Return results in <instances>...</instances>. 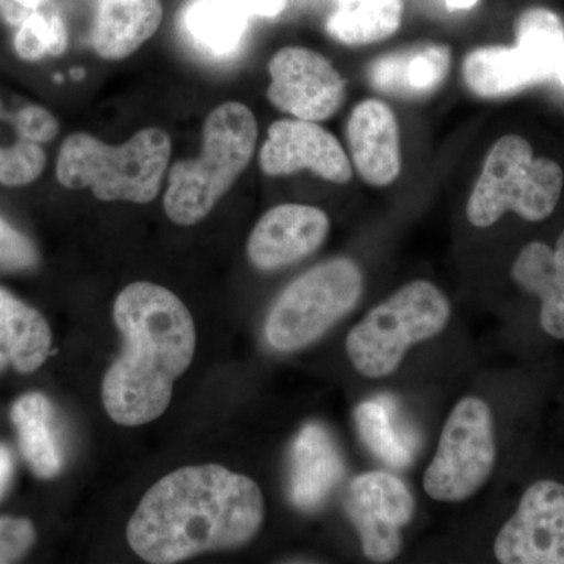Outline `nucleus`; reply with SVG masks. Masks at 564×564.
<instances>
[{"label": "nucleus", "mask_w": 564, "mask_h": 564, "mask_svg": "<svg viewBox=\"0 0 564 564\" xmlns=\"http://www.w3.org/2000/svg\"><path fill=\"white\" fill-rule=\"evenodd\" d=\"M261 488L218 464L188 466L144 494L126 536L144 562L169 564L209 551H231L261 532Z\"/></svg>", "instance_id": "f257e3e1"}, {"label": "nucleus", "mask_w": 564, "mask_h": 564, "mask_svg": "<svg viewBox=\"0 0 564 564\" xmlns=\"http://www.w3.org/2000/svg\"><path fill=\"white\" fill-rule=\"evenodd\" d=\"M113 318L124 348L104 377L102 403L111 421L144 425L165 413L174 381L191 367L195 322L177 295L144 281L118 295Z\"/></svg>", "instance_id": "f03ea898"}, {"label": "nucleus", "mask_w": 564, "mask_h": 564, "mask_svg": "<svg viewBox=\"0 0 564 564\" xmlns=\"http://www.w3.org/2000/svg\"><path fill=\"white\" fill-rule=\"evenodd\" d=\"M172 159V139L161 128L141 129L110 147L90 133L63 141L55 176L70 191L90 187L101 202L148 204L158 198Z\"/></svg>", "instance_id": "7ed1b4c3"}, {"label": "nucleus", "mask_w": 564, "mask_h": 564, "mask_svg": "<svg viewBox=\"0 0 564 564\" xmlns=\"http://www.w3.org/2000/svg\"><path fill=\"white\" fill-rule=\"evenodd\" d=\"M258 121L242 102L220 104L204 122L203 151L195 161L174 163L163 207L170 220L193 226L204 220L250 165Z\"/></svg>", "instance_id": "20e7f679"}, {"label": "nucleus", "mask_w": 564, "mask_h": 564, "mask_svg": "<svg viewBox=\"0 0 564 564\" xmlns=\"http://www.w3.org/2000/svg\"><path fill=\"white\" fill-rule=\"evenodd\" d=\"M563 191V166L547 155H536L525 137L508 133L486 154L466 217L481 229L491 228L507 214L536 225L555 214Z\"/></svg>", "instance_id": "39448f33"}, {"label": "nucleus", "mask_w": 564, "mask_h": 564, "mask_svg": "<svg viewBox=\"0 0 564 564\" xmlns=\"http://www.w3.org/2000/svg\"><path fill=\"white\" fill-rule=\"evenodd\" d=\"M451 315L447 295L433 282H408L352 326L345 340L348 358L362 377H389L413 345L440 336Z\"/></svg>", "instance_id": "423d86ee"}, {"label": "nucleus", "mask_w": 564, "mask_h": 564, "mask_svg": "<svg viewBox=\"0 0 564 564\" xmlns=\"http://www.w3.org/2000/svg\"><path fill=\"white\" fill-rule=\"evenodd\" d=\"M362 292V270L351 259L318 263L278 296L267 317V340L278 351L302 350L350 314Z\"/></svg>", "instance_id": "0eeeda50"}, {"label": "nucleus", "mask_w": 564, "mask_h": 564, "mask_svg": "<svg viewBox=\"0 0 564 564\" xmlns=\"http://www.w3.org/2000/svg\"><path fill=\"white\" fill-rule=\"evenodd\" d=\"M514 35V46L478 47L464 61V82L478 98H503L555 76L564 55L562 18L533 7L516 21Z\"/></svg>", "instance_id": "6e6552de"}, {"label": "nucleus", "mask_w": 564, "mask_h": 564, "mask_svg": "<svg viewBox=\"0 0 564 564\" xmlns=\"http://www.w3.org/2000/svg\"><path fill=\"white\" fill-rule=\"evenodd\" d=\"M496 463L491 406L478 397H464L445 422L436 454L423 474V489L437 502H464L488 484Z\"/></svg>", "instance_id": "1a4fd4ad"}, {"label": "nucleus", "mask_w": 564, "mask_h": 564, "mask_svg": "<svg viewBox=\"0 0 564 564\" xmlns=\"http://www.w3.org/2000/svg\"><path fill=\"white\" fill-rule=\"evenodd\" d=\"M344 505L370 562L389 563L400 555L402 532L413 521L415 502L397 475L384 470L358 475L348 485Z\"/></svg>", "instance_id": "9d476101"}, {"label": "nucleus", "mask_w": 564, "mask_h": 564, "mask_svg": "<svg viewBox=\"0 0 564 564\" xmlns=\"http://www.w3.org/2000/svg\"><path fill=\"white\" fill-rule=\"evenodd\" d=\"M502 564H564V481L538 478L494 540Z\"/></svg>", "instance_id": "9b49d317"}, {"label": "nucleus", "mask_w": 564, "mask_h": 564, "mask_svg": "<svg viewBox=\"0 0 564 564\" xmlns=\"http://www.w3.org/2000/svg\"><path fill=\"white\" fill-rule=\"evenodd\" d=\"M267 98L299 120L325 121L343 107L345 82L328 58L306 47H284L269 62Z\"/></svg>", "instance_id": "f8f14e48"}, {"label": "nucleus", "mask_w": 564, "mask_h": 564, "mask_svg": "<svg viewBox=\"0 0 564 564\" xmlns=\"http://www.w3.org/2000/svg\"><path fill=\"white\" fill-rule=\"evenodd\" d=\"M259 165L267 176H288L310 170L333 184L350 182L351 162L343 144L318 126L306 120H280L269 128L259 154Z\"/></svg>", "instance_id": "ddd939ff"}, {"label": "nucleus", "mask_w": 564, "mask_h": 564, "mask_svg": "<svg viewBox=\"0 0 564 564\" xmlns=\"http://www.w3.org/2000/svg\"><path fill=\"white\" fill-rule=\"evenodd\" d=\"M329 217L306 204H281L262 215L247 243L248 259L263 272L302 261L325 243Z\"/></svg>", "instance_id": "4468645a"}, {"label": "nucleus", "mask_w": 564, "mask_h": 564, "mask_svg": "<svg viewBox=\"0 0 564 564\" xmlns=\"http://www.w3.org/2000/svg\"><path fill=\"white\" fill-rule=\"evenodd\" d=\"M511 280L538 303L540 332L554 343H564V228L549 240H530L516 254Z\"/></svg>", "instance_id": "2eb2a0df"}, {"label": "nucleus", "mask_w": 564, "mask_h": 564, "mask_svg": "<svg viewBox=\"0 0 564 564\" xmlns=\"http://www.w3.org/2000/svg\"><path fill=\"white\" fill-rule=\"evenodd\" d=\"M352 165L373 187L391 185L402 172L399 122L391 107L366 99L352 109L347 122Z\"/></svg>", "instance_id": "dca6fc26"}, {"label": "nucleus", "mask_w": 564, "mask_h": 564, "mask_svg": "<svg viewBox=\"0 0 564 564\" xmlns=\"http://www.w3.org/2000/svg\"><path fill=\"white\" fill-rule=\"evenodd\" d=\"M452 66L445 44L419 43L375 58L367 80L375 90L400 99H423L440 90Z\"/></svg>", "instance_id": "f3484780"}, {"label": "nucleus", "mask_w": 564, "mask_h": 564, "mask_svg": "<svg viewBox=\"0 0 564 564\" xmlns=\"http://www.w3.org/2000/svg\"><path fill=\"white\" fill-rule=\"evenodd\" d=\"M161 0H96L91 46L104 61L131 57L158 32Z\"/></svg>", "instance_id": "a211bd4d"}, {"label": "nucleus", "mask_w": 564, "mask_h": 564, "mask_svg": "<svg viewBox=\"0 0 564 564\" xmlns=\"http://www.w3.org/2000/svg\"><path fill=\"white\" fill-rule=\"evenodd\" d=\"M250 14L234 0H188L180 13L181 35L209 61H229L239 54Z\"/></svg>", "instance_id": "6ab92c4d"}, {"label": "nucleus", "mask_w": 564, "mask_h": 564, "mask_svg": "<svg viewBox=\"0 0 564 564\" xmlns=\"http://www.w3.org/2000/svg\"><path fill=\"white\" fill-rule=\"evenodd\" d=\"M344 473V459L332 436L318 423H307L292 448V502L302 510L317 508Z\"/></svg>", "instance_id": "aec40b11"}, {"label": "nucleus", "mask_w": 564, "mask_h": 564, "mask_svg": "<svg viewBox=\"0 0 564 564\" xmlns=\"http://www.w3.org/2000/svg\"><path fill=\"white\" fill-rule=\"evenodd\" d=\"M52 347L46 318L0 289V372L13 367L17 372L39 370Z\"/></svg>", "instance_id": "412c9836"}, {"label": "nucleus", "mask_w": 564, "mask_h": 564, "mask_svg": "<svg viewBox=\"0 0 564 564\" xmlns=\"http://www.w3.org/2000/svg\"><path fill=\"white\" fill-rule=\"evenodd\" d=\"M10 417L21 454L33 474L44 480L61 474L65 455L50 399L40 392L25 393L11 406Z\"/></svg>", "instance_id": "4be33fe9"}, {"label": "nucleus", "mask_w": 564, "mask_h": 564, "mask_svg": "<svg viewBox=\"0 0 564 564\" xmlns=\"http://www.w3.org/2000/svg\"><path fill=\"white\" fill-rule=\"evenodd\" d=\"M403 0H334L326 32L345 46L380 43L399 31Z\"/></svg>", "instance_id": "5701e85b"}, {"label": "nucleus", "mask_w": 564, "mask_h": 564, "mask_svg": "<svg viewBox=\"0 0 564 564\" xmlns=\"http://www.w3.org/2000/svg\"><path fill=\"white\" fill-rule=\"evenodd\" d=\"M356 423L362 440L392 467H404L413 456V445L408 443L410 437L402 436L395 425V408L389 400H373L362 403L356 410Z\"/></svg>", "instance_id": "b1692460"}, {"label": "nucleus", "mask_w": 564, "mask_h": 564, "mask_svg": "<svg viewBox=\"0 0 564 564\" xmlns=\"http://www.w3.org/2000/svg\"><path fill=\"white\" fill-rule=\"evenodd\" d=\"M68 47V31L58 13L35 11L28 18L14 39V50L24 61L35 62L46 55H62Z\"/></svg>", "instance_id": "393cba45"}, {"label": "nucleus", "mask_w": 564, "mask_h": 564, "mask_svg": "<svg viewBox=\"0 0 564 564\" xmlns=\"http://www.w3.org/2000/svg\"><path fill=\"white\" fill-rule=\"evenodd\" d=\"M3 113L0 101V115ZM46 166V152L41 144L22 139L0 137V184L6 187H22L32 184Z\"/></svg>", "instance_id": "a878e982"}, {"label": "nucleus", "mask_w": 564, "mask_h": 564, "mask_svg": "<svg viewBox=\"0 0 564 564\" xmlns=\"http://www.w3.org/2000/svg\"><path fill=\"white\" fill-rule=\"evenodd\" d=\"M36 530L25 518H0V564L14 563L35 544Z\"/></svg>", "instance_id": "bb28decb"}, {"label": "nucleus", "mask_w": 564, "mask_h": 564, "mask_svg": "<svg viewBox=\"0 0 564 564\" xmlns=\"http://www.w3.org/2000/svg\"><path fill=\"white\" fill-rule=\"evenodd\" d=\"M39 262L35 245L0 217V267L9 270L32 269Z\"/></svg>", "instance_id": "cd10ccee"}, {"label": "nucleus", "mask_w": 564, "mask_h": 564, "mask_svg": "<svg viewBox=\"0 0 564 564\" xmlns=\"http://www.w3.org/2000/svg\"><path fill=\"white\" fill-rule=\"evenodd\" d=\"M13 122L22 139L39 144L50 143L61 131L57 118L40 106L22 107L13 115Z\"/></svg>", "instance_id": "c85d7f7f"}, {"label": "nucleus", "mask_w": 564, "mask_h": 564, "mask_svg": "<svg viewBox=\"0 0 564 564\" xmlns=\"http://www.w3.org/2000/svg\"><path fill=\"white\" fill-rule=\"evenodd\" d=\"M47 0H0V14L10 25H20Z\"/></svg>", "instance_id": "c756f323"}, {"label": "nucleus", "mask_w": 564, "mask_h": 564, "mask_svg": "<svg viewBox=\"0 0 564 564\" xmlns=\"http://www.w3.org/2000/svg\"><path fill=\"white\" fill-rule=\"evenodd\" d=\"M250 17L276 18L288 7L289 0H234Z\"/></svg>", "instance_id": "7c9ffc66"}, {"label": "nucleus", "mask_w": 564, "mask_h": 564, "mask_svg": "<svg viewBox=\"0 0 564 564\" xmlns=\"http://www.w3.org/2000/svg\"><path fill=\"white\" fill-rule=\"evenodd\" d=\"M13 454L6 444H0V500L9 491L11 478H13Z\"/></svg>", "instance_id": "2f4dec72"}, {"label": "nucleus", "mask_w": 564, "mask_h": 564, "mask_svg": "<svg viewBox=\"0 0 564 564\" xmlns=\"http://www.w3.org/2000/svg\"><path fill=\"white\" fill-rule=\"evenodd\" d=\"M480 0H444L445 7L452 11L474 9Z\"/></svg>", "instance_id": "473e14b6"}, {"label": "nucleus", "mask_w": 564, "mask_h": 564, "mask_svg": "<svg viewBox=\"0 0 564 564\" xmlns=\"http://www.w3.org/2000/svg\"><path fill=\"white\" fill-rule=\"evenodd\" d=\"M555 76L558 77L560 84L564 87V55L562 62H560L558 68H556Z\"/></svg>", "instance_id": "72a5a7b5"}]
</instances>
